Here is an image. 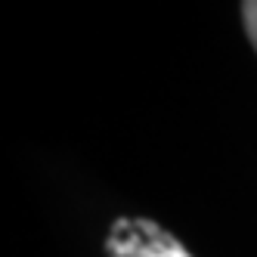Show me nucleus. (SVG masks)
<instances>
[{
    "label": "nucleus",
    "instance_id": "1",
    "mask_svg": "<svg viewBox=\"0 0 257 257\" xmlns=\"http://www.w3.org/2000/svg\"><path fill=\"white\" fill-rule=\"evenodd\" d=\"M108 257H192L177 238L143 217H121L108 232Z\"/></svg>",
    "mask_w": 257,
    "mask_h": 257
},
{
    "label": "nucleus",
    "instance_id": "2",
    "mask_svg": "<svg viewBox=\"0 0 257 257\" xmlns=\"http://www.w3.org/2000/svg\"><path fill=\"white\" fill-rule=\"evenodd\" d=\"M242 19H245V31L248 38L257 50V0H248V4H242Z\"/></svg>",
    "mask_w": 257,
    "mask_h": 257
}]
</instances>
